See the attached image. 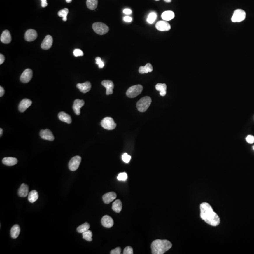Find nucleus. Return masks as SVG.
<instances>
[{
	"instance_id": "4",
	"label": "nucleus",
	"mask_w": 254,
	"mask_h": 254,
	"mask_svg": "<svg viewBox=\"0 0 254 254\" xmlns=\"http://www.w3.org/2000/svg\"><path fill=\"white\" fill-rule=\"evenodd\" d=\"M92 28L95 33L99 35L106 34L109 30L108 26L101 22H96L94 23L92 25Z\"/></svg>"
},
{
	"instance_id": "23",
	"label": "nucleus",
	"mask_w": 254,
	"mask_h": 254,
	"mask_svg": "<svg viewBox=\"0 0 254 254\" xmlns=\"http://www.w3.org/2000/svg\"><path fill=\"white\" fill-rule=\"evenodd\" d=\"M3 163L5 165L11 166L17 164V160L13 157H5L3 159Z\"/></svg>"
},
{
	"instance_id": "46",
	"label": "nucleus",
	"mask_w": 254,
	"mask_h": 254,
	"mask_svg": "<svg viewBox=\"0 0 254 254\" xmlns=\"http://www.w3.org/2000/svg\"><path fill=\"white\" fill-rule=\"evenodd\" d=\"M4 93H5V90H4L2 86L0 87V97H3L4 94Z\"/></svg>"
},
{
	"instance_id": "27",
	"label": "nucleus",
	"mask_w": 254,
	"mask_h": 254,
	"mask_svg": "<svg viewBox=\"0 0 254 254\" xmlns=\"http://www.w3.org/2000/svg\"><path fill=\"white\" fill-rule=\"evenodd\" d=\"M175 17V14L172 11H164L162 14V17L164 21H169Z\"/></svg>"
},
{
	"instance_id": "1",
	"label": "nucleus",
	"mask_w": 254,
	"mask_h": 254,
	"mask_svg": "<svg viewBox=\"0 0 254 254\" xmlns=\"http://www.w3.org/2000/svg\"><path fill=\"white\" fill-rule=\"evenodd\" d=\"M201 218L206 223L211 226L219 225L220 219L218 214L214 211L211 206L207 202H203L200 205Z\"/></svg>"
},
{
	"instance_id": "40",
	"label": "nucleus",
	"mask_w": 254,
	"mask_h": 254,
	"mask_svg": "<svg viewBox=\"0 0 254 254\" xmlns=\"http://www.w3.org/2000/svg\"><path fill=\"white\" fill-rule=\"evenodd\" d=\"M246 140L248 143H254V136L252 135H248L246 138Z\"/></svg>"
},
{
	"instance_id": "45",
	"label": "nucleus",
	"mask_w": 254,
	"mask_h": 254,
	"mask_svg": "<svg viewBox=\"0 0 254 254\" xmlns=\"http://www.w3.org/2000/svg\"><path fill=\"white\" fill-rule=\"evenodd\" d=\"M41 6L42 7L45 8L48 5L47 0H41Z\"/></svg>"
},
{
	"instance_id": "32",
	"label": "nucleus",
	"mask_w": 254,
	"mask_h": 254,
	"mask_svg": "<svg viewBox=\"0 0 254 254\" xmlns=\"http://www.w3.org/2000/svg\"><path fill=\"white\" fill-rule=\"evenodd\" d=\"M69 10L67 8L61 10L58 12V15L60 17H63V20L64 21H66L67 20V16L68 15Z\"/></svg>"
},
{
	"instance_id": "44",
	"label": "nucleus",
	"mask_w": 254,
	"mask_h": 254,
	"mask_svg": "<svg viewBox=\"0 0 254 254\" xmlns=\"http://www.w3.org/2000/svg\"><path fill=\"white\" fill-rule=\"evenodd\" d=\"M5 57L2 54H0V64H1L3 63V62L5 61Z\"/></svg>"
},
{
	"instance_id": "29",
	"label": "nucleus",
	"mask_w": 254,
	"mask_h": 254,
	"mask_svg": "<svg viewBox=\"0 0 254 254\" xmlns=\"http://www.w3.org/2000/svg\"><path fill=\"white\" fill-rule=\"evenodd\" d=\"M28 199L31 203H34L38 199L39 197L38 193L36 190H33L29 193L28 195Z\"/></svg>"
},
{
	"instance_id": "26",
	"label": "nucleus",
	"mask_w": 254,
	"mask_h": 254,
	"mask_svg": "<svg viewBox=\"0 0 254 254\" xmlns=\"http://www.w3.org/2000/svg\"><path fill=\"white\" fill-rule=\"evenodd\" d=\"M156 90L160 91V95L164 97L166 95L167 85L165 83H158L155 86Z\"/></svg>"
},
{
	"instance_id": "31",
	"label": "nucleus",
	"mask_w": 254,
	"mask_h": 254,
	"mask_svg": "<svg viewBox=\"0 0 254 254\" xmlns=\"http://www.w3.org/2000/svg\"><path fill=\"white\" fill-rule=\"evenodd\" d=\"M90 228V225L88 223L86 222L83 225H80L77 228V231L79 233L83 234V232L88 231Z\"/></svg>"
},
{
	"instance_id": "34",
	"label": "nucleus",
	"mask_w": 254,
	"mask_h": 254,
	"mask_svg": "<svg viewBox=\"0 0 254 254\" xmlns=\"http://www.w3.org/2000/svg\"><path fill=\"white\" fill-rule=\"evenodd\" d=\"M157 18V14L154 12H151L149 14L147 18V21L149 24H153L155 22Z\"/></svg>"
},
{
	"instance_id": "7",
	"label": "nucleus",
	"mask_w": 254,
	"mask_h": 254,
	"mask_svg": "<svg viewBox=\"0 0 254 254\" xmlns=\"http://www.w3.org/2000/svg\"><path fill=\"white\" fill-rule=\"evenodd\" d=\"M246 16V12L243 10L237 9L234 12L231 20L234 23L241 22L245 19Z\"/></svg>"
},
{
	"instance_id": "35",
	"label": "nucleus",
	"mask_w": 254,
	"mask_h": 254,
	"mask_svg": "<svg viewBox=\"0 0 254 254\" xmlns=\"http://www.w3.org/2000/svg\"><path fill=\"white\" fill-rule=\"evenodd\" d=\"M128 178V175L126 173H120L117 176V179L119 181H125Z\"/></svg>"
},
{
	"instance_id": "15",
	"label": "nucleus",
	"mask_w": 254,
	"mask_h": 254,
	"mask_svg": "<svg viewBox=\"0 0 254 254\" xmlns=\"http://www.w3.org/2000/svg\"><path fill=\"white\" fill-rule=\"evenodd\" d=\"M101 223L103 226L107 228H110L113 226L114 222L113 219L109 216L105 215L101 219Z\"/></svg>"
},
{
	"instance_id": "36",
	"label": "nucleus",
	"mask_w": 254,
	"mask_h": 254,
	"mask_svg": "<svg viewBox=\"0 0 254 254\" xmlns=\"http://www.w3.org/2000/svg\"><path fill=\"white\" fill-rule=\"evenodd\" d=\"M96 60V64H97V65H99V68H103L104 67V66H105V64H104V63L103 61L102 60L101 58L100 57H97L95 59Z\"/></svg>"
},
{
	"instance_id": "49",
	"label": "nucleus",
	"mask_w": 254,
	"mask_h": 254,
	"mask_svg": "<svg viewBox=\"0 0 254 254\" xmlns=\"http://www.w3.org/2000/svg\"><path fill=\"white\" fill-rule=\"evenodd\" d=\"M72 0H66V1L67 2V3H70L72 2Z\"/></svg>"
},
{
	"instance_id": "30",
	"label": "nucleus",
	"mask_w": 254,
	"mask_h": 254,
	"mask_svg": "<svg viewBox=\"0 0 254 254\" xmlns=\"http://www.w3.org/2000/svg\"><path fill=\"white\" fill-rule=\"evenodd\" d=\"M86 4L88 9L94 10L97 8L98 0H87Z\"/></svg>"
},
{
	"instance_id": "5",
	"label": "nucleus",
	"mask_w": 254,
	"mask_h": 254,
	"mask_svg": "<svg viewBox=\"0 0 254 254\" xmlns=\"http://www.w3.org/2000/svg\"><path fill=\"white\" fill-rule=\"evenodd\" d=\"M143 86L140 84L134 85L130 87L126 92V95L129 98H134L142 92Z\"/></svg>"
},
{
	"instance_id": "42",
	"label": "nucleus",
	"mask_w": 254,
	"mask_h": 254,
	"mask_svg": "<svg viewBox=\"0 0 254 254\" xmlns=\"http://www.w3.org/2000/svg\"><path fill=\"white\" fill-rule=\"evenodd\" d=\"M123 20H124L125 22H132V17H129V16H125V17H124V18H123Z\"/></svg>"
},
{
	"instance_id": "13",
	"label": "nucleus",
	"mask_w": 254,
	"mask_h": 254,
	"mask_svg": "<svg viewBox=\"0 0 254 254\" xmlns=\"http://www.w3.org/2000/svg\"><path fill=\"white\" fill-rule=\"evenodd\" d=\"M38 36V34L35 30L29 29L27 31L24 38L27 41H32L36 40Z\"/></svg>"
},
{
	"instance_id": "47",
	"label": "nucleus",
	"mask_w": 254,
	"mask_h": 254,
	"mask_svg": "<svg viewBox=\"0 0 254 254\" xmlns=\"http://www.w3.org/2000/svg\"><path fill=\"white\" fill-rule=\"evenodd\" d=\"M3 129L1 128L0 129V136H3Z\"/></svg>"
},
{
	"instance_id": "37",
	"label": "nucleus",
	"mask_w": 254,
	"mask_h": 254,
	"mask_svg": "<svg viewBox=\"0 0 254 254\" xmlns=\"http://www.w3.org/2000/svg\"><path fill=\"white\" fill-rule=\"evenodd\" d=\"M122 159L125 163H129L131 159V156L127 153H124L122 156Z\"/></svg>"
},
{
	"instance_id": "14",
	"label": "nucleus",
	"mask_w": 254,
	"mask_h": 254,
	"mask_svg": "<svg viewBox=\"0 0 254 254\" xmlns=\"http://www.w3.org/2000/svg\"><path fill=\"white\" fill-rule=\"evenodd\" d=\"M102 85L106 89V94L107 95H111L113 93V89L114 84L113 82L109 80H104L102 82Z\"/></svg>"
},
{
	"instance_id": "25",
	"label": "nucleus",
	"mask_w": 254,
	"mask_h": 254,
	"mask_svg": "<svg viewBox=\"0 0 254 254\" xmlns=\"http://www.w3.org/2000/svg\"><path fill=\"white\" fill-rule=\"evenodd\" d=\"M153 70V67L152 64L150 63H147L144 66H140L139 68V73L141 74L147 73H148L152 72Z\"/></svg>"
},
{
	"instance_id": "51",
	"label": "nucleus",
	"mask_w": 254,
	"mask_h": 254,
	"mask_svg": "<svg viewBox=\"0 0 254 254\" xmlns=\"http://www.w3.org/2000/svg\"><path fill=\"white\" fill-rule=\"evenodd\" d=\"M155 1H159V0H155Z\"/></svg>"
},
{
	"instance_id": "39",
	"label": "nucleus",
	"mask_w": 254,
	"mask_h": 254,
	"mask_svg": "<svg viewBox=\"0 0 254 254\" xmlns=\"http://www.w3.org/2000/svg\"><path fill=\"white\" fill-rule=\"evenodd\" d=\"M83 54H83V51H82V50H80V49H76L73 51V55L76 57H79V56H83Z\"/></svg>"
},
{
	"instance_id": "33",
	"label": "nucleus",
	"mask_w": 254,
	"mask_h": 254,
	"mask_svg": "<svg viewBox=\"0 0 254 254\" xmlns=\"http://www.w3.org/2000/svg\"><path fill=\"white\" fill-rule=\"evenodd\" d=\"M92 232L90 230H88L83 233V238L88 241H92Z\"/></svg>"
},
{
	"instance_id": "8",
	"label": "nucleus",
	"mask_w": 254,
	"mask_h": 254,
	"mask_svg": "<svg viewBox=\"0 0 254 254\" xmlns=\"http://www.w3.org/2000/svg\"><path fill=\"white\" fill-rule=\"evenodd\" d=\"M82 161V158L80 156H76L70 161L68 167L70 170L74 171L78 169Z\"/></svg>"
},
{
	"instance_id": "11",
	"label": "nucleus",
	"mask_w": 254,
	"mask_h": 254,
	"mask_svg": "<svg viewBox=\"0 0 254 254\" xmlns=\"http://www.w3.org/2000/svg\"><path fill=\"white\" fill-rule=\"evenodd\" d=\"M156 28L160 31H168L171 28L169 23L166 21H160L156 24Z\"/></svg>"
},
{
	"instance_id": "22",
	"label": "nucleus",
	"mask_w": 254,
	"mask_h": 254,
	"mask_svg": "<svg viewBox=\"0 0 254 254\" xmlns=\"http://www.w3.org/2000/svg\"><path fill=\"white\" fill-rule=\"evenodd\" d=\"M58 116H59L60 120H61L62 122L66 123L68 124H70L72 122V118L70 116L64 112H60Z\"/></svg>"
},
{
	"instance_id": "50",
	"label": "nucleus",
	"mask_w": 254,
	"mask_h": 254,
	"mask_svg": "<svg viewBox=\"0 0 254 254\" xmlns=\"http://www.w3.org/2000/svg\"><path fill=\"white\" fill-rule=\"evenodd\" d=\"M252 148H253V149L254 150V146H253V147H252Z\"/></svg>"
},
{
	"instance_id": "9",
	"label": "nucleus",
	"mask_w": 254,
	"mask_h": 254,
	"mask_svg": "<svg viewBox=\"0 0 254 254\" xmlns=\"http://www.w3.org/2000/svg\"><path fill=\"white\" fill-rule=\"evenodd\" d=\"M33 77V71L30 69H27L24 71L20 76V80L24 83H29Z\"/></svg>"
},
{
	"instance_id": "20",
	"label": "nucleus",
	"mask_w": 254,
	"mask_h": 254,
	"mask_svg": "<svg viewBox=\"0 0 254 254\" xmlns=\"http://www.w3.org/2000/svg\"><path fill=\"white\" fill-rule=\"evenodd\" d=\"M1 41L5 44H8L11 42V34L9 31L7 30L4 31L1 36Z\"/></svg>"
},
{
	"instance_id": "48",
	"label": "nucleus",
	"mask_w": 254,
	"mask_h": 254,
	"mask_svg": "<svg viewBox=\"0 0 254 254\" xmlns=\"http://www.w3.org/2000/svg\"><path fill=\"white\" fill-rule=\"evenodd\" d=\"M171 1L172 0H164V1H166V3H170Z\"/></svg>"
},
{
	"instance_id": "18",
	"label": "nucleus",
	"mask_w": 254,
	"mask_h": 254,
	"mask_svg": "<svg viewBox=\"0 0 254 254\" xmlns=\"http://www.w3.org/2000/svg\"><path fill=\"white\" fill-rule=\"evenodd\" d=\"M76 86L82 93H86L91 90V84L90 82H86L83 83H78Z\"/></svg>"
},
{
	"instance_id": "24",
	"label": "nucleus",
	"mask_w": 254,
	"mask_h": 254,
	"mask_svg": "<svg viewBox=\"0 0 254 254\" xmlns=\"http://www.w3.org/2000/svg\"><path fill=\"white\" fill-rule=\"evenodd\" d=\"M20 232V228L18 225L12 226L10 230V235L13 239L17 238Z\"/></svg>"
},
{
	"instance_id": "16",
	"label": "nucleus",
	"mask_w": 254,
	"mask_h": 254,
	"mask_svg": "<svg viewBox=\"0 0 254 254\" xmlns=\"http://www.w3.org/2000/svg\"><path fill=\"white\" fill-rule=\"evenodd\" d=\"M84 101L83 100L76 99L74 101V103H73V111L74 113L77 115H79L80 113V108L83 107V106H84Z\"/></svg>"
},
{
	"instance_id": "12",
	"label": "nucleus",
	"mask_w": 254,
	"mask_h": 254,
	"mask_svg": "<svg viewBox=\"0 0 254 254\" xmlns=\"http://www.w3.org/2000/svg\"><path fill=\"white\" fill-rule=\"evenodd\" d=\"M40 135L41 137L44 140L51 141L54 140V136L53 135L52 133L49 129L41 130Z\"/></svg>"
},
{
	"instance_id": "3",
	"label": "nucleus",
	"mask_w": 254,
	"mask_h": 254,
	"mask_svg": "<svg viewBox=\"0 0 254 254\" xmlns=\"http://www.w3.org/2000/svg\"><path fill=\"white\" fill-rule=\"evenodd\" d=\"M152 103V99L149 97L146 96L141 98L136 104V107L140 112H145L148 109Z\"/></svg>"
},
{
	"instance_id": "41",
	"label": "nucleus",
	"mask_w": 254,
	"mask_h": 254,
	"mask_svg": "<svg viewBox=\"0 0 254 254\" xmlns=\"http://www.w3.org/2000/svg\"><path fill=\"white\" fill-rule=\"evenodd\" d=\"M122 251V249L120 247H117L115 249H113L111 251V254H120Z\"/></svg>"
},
{
	"instance_id": "21",
	"label": "nucleus",
	"mask_w": 254,
	"mask_h": 254,
	"mask_svg": "<svg viewBox=\"0 0 254 254\" xmlns=\"http://www.w3.org/2000/svg\"><path fill=\"white\" fill-rule=\"evenodd\" d=\"M29 194V187L28 185L25 184H22L21 185L20 189H18V195L21 197H26Z\"/></svg>"
},
{
	"instance_id": "38",
	"label": "nucleus",
	"mask_w": 254,
	"mask_h": 254,
	"mask_svg": "<svg viewBox=\"0 0 254 254\" xmlns=\"http://www.w3.org/2000/svg\"><path fill=\"white\" fill-rule=\"evenodd\" d=\"M123 254H133V250L132 248L130 246H128L124 248L123 251Z\"/></svg>"
},
{
	"instance_id": "19",
	"label": "nucleus",
	"mask_w": 254,
	"mask_h": 254,
	"mask_svg": "<svg viewBox=\"0 0 254 254\" xmlns=\"http://www.w3.org/2000/svg\"><path fill=\"white\" fill-rule=\"evenodd\" d=\"M116 197H117V195L115 192H108L103 196V200L104 203L107 204H109L114 199H115Z\"/></svg>"
},
{
	"instance_id": "17",
	"label": "nucleus",
	"mask_w": 254,
	"mask_h": 254,
	"mask_svg": "<svg viewBox=\"0 0 254 254\" xmlns=\"http://www.w3.org/2000/svg\"><path fill=\"white\" fill-rule=\"evenodd\" d=\"M32 102L28 99H24L21 101L18 106V109L20 112L23 113L32 105Z\"/></svg>"
},
{
	"instance_id": "6",
	"label": "nucleus",
	"mask_w": 254,
	"mask_h": 254,
	"mask_svg": "<svg viewBox=\"0 0 254 254\" xmlns=\"http://www.w3.org/2000/svg\"><path fill=\"white\" fill-rule=\"evenodd\" d=\"M103 128L107 130H113L116 127V124L113 118L110 117H105L101 122Z\"/></svg>"
},
{
	"instance_id": "43",
	"label": "nucleus",
	"mask_w": 254,
	"mask_h": 254,
	"mask_svg": "<svg viewBox=\"0 0 254 254\" xmlns=\"http://www.w3.org/2000/svg\"><path fill=\"white\" fill-rule=\"evenodd\" d=\"M123 13L127 15H129L132 13V10L129 9H125L123 10Z\"/></svg>"
},
{
	"instance_id": "2",
	"label": "nucleus",
	"mask_w": 254,
	"mask_h": 254,
	"mask_svg": "<svg viewBox=\"0 0 254 254\" xmlns=\"http://www.w3.org/2000/svg\"><path fill=\"white\" fill-rule=\"evenodd\" d=\"M172 244L166 239H156L151 244L153 254H163L171 248Z\"/></svg>"
},
{
	"instance_id": "28",
	"label": "nucleus",
	"mask_w": 254,
	"mask_h": 254,
	"mask_svg": "<svg viewBox=\"0 0 254 254\" xmlns=\"http://www.w3.org/2000/svg\"><path fill=\"white\" fill-rule=\"evenodd\" d=\"M122 202L120 199H117L113 203L112 209L116 213H120L122 210Z\"/></svg>"
},
{
	"instance_id": "10",
	"label": "nucleus",
	"mask_w": 254,
	"mask_h": 254,
	"mask_svg": "<svg viewBox=\"0 0 254 254\" xmlns=\"http://www.w3.org/2000/svg\"><path fill=\"white\" fill-rule=\"evenodd\" d=\"M53 41V40L52 37L51 36V35H47L41 43V48L43 50H49L52 45Z\"/></svg>"
}]
</instances>
